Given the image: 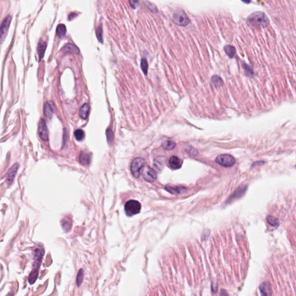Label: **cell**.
Segmentation results:
<instances>
[{
	"mask_svg": "<svg viewBox=\"0 0 296 296\" xmlns=\"http://www.w3.org/2000/svg\"><path fill=\"white\" fill-rule=\"evenodd\" d=\"M247 25L256 29L265 28L270 24V21L267 15L260 11L252 13L247 17Z\"/></svg>",
	"mask_w": 296,
	"mask_h": 296,
	"instance_id": "6da1fadb",
	"label": "cell"
},
{
	"mask_svg": "<svg viewBox=\"0 0 296 296\" xmlns=\"http://www.w3.org/2000/svg\"><path fill=\"white\" fill-rule=\"evenodd\" d=\"M141 204L136 200H130L127 201L125 206V210L126 215L128 216H132L138 214L141 211Z\"/></svg>",
	"mask_w": 296,
	"mask_h": 296,
	"instance_id": "7a4b0ae2",
	"label": "cell"
},
{
	"mask_svg": "<svg viewBox=\"0 0 296 296\" xmlns=\"http://www.w3.org/2000/svg\"><path fill=\"white\" fill-rule=\"evenodd\" d=\"M172 21L176 25L183 27L186 26L190 23V20L187 15L182 10H179L174 13Z\"/></svg>",
	"mask_w": 296,
	"mask_h": 296,
	"instance_id": "3957f363",
	"label": "cell"
},
{
	"mask_svg": "<svg viewBox=\"0 0 296 296\" xmlns=\"http://www.w3.org/2000/svg\"><path fill=\"white\" fill-rule=\"evenodd\" d=\"M145 164V160H144V158L137 157L133 160L131 165V174L135 178H138L139 176L140 171L144 167Z\"/></svg>",
	"mask_w": 296,
	"mask_h": 296,
	"instance_id": "277c9868",
	"label": "cell"
},
{
	"mask_svg": "<svg viewBox=\"0 0 296 296\" xmlns=\"http://www.w3.org/2000/svg\"><path fill=\"white\" fill-rule=\"evenodd\" d=\"M216 162L222 166L230 167L235 164V160L229 154H220L216 158Z\"/></svg>",
	"mask_w": 296,
	"mask_h": 296,
	"instance_id": "5b68a950",
	"label": "cell"
},
{
	"mask_svg": "<svg viewBox=\"0 0 296 296\" xmlns=\"http://www.w3.org/2000/svg\"><path fill=\"white\" fill-rule=\"evenodd\" d=\"M12 21V17L8 15L4 19L0 26V44H1L7 36Z\"/></svg>",
	"mask_w": 296,
	"mask_h": 296,
	"instance_id": "8992f818",
	"label": "cell"
},
{
	"mask_svg": "<svg viewBox=\"0 0 296 296\" xmlns=\"http://www.w3.org/2000/svg\"><path fill=\"white\" fill-rule=\"evenodd\" d=\"M143 178L148 182H153L156 179L157 175L154 170L149 167H143L142 169Z\"/></svg>",
	"mask_w": 296,
	"mask_h": 296,
	"instance_id": "52a82bcc",
	"label": "cell"
},
{
	"mask_svg": "<svg viewBox=\"0 0 296 296\" xmlns=\"http://www.w3.org/2000/svg\"><path fill=\"white\" fill-rule=\"evenodd\" d=\"M38 134L41 139L44 141H48L49 139L48 130L45 120L41 119L38 125Z\"/></svg>",
	"mask_w": 296,
	"mask_h": 296,
	"instance_id": "ba28073f",
	"label": "cell"
},
{
	"mask_svg": "<svg viewBox=\"0 0 296 296\" xmlns=\"http://www.w3.org/2000/svg\"><path fill=\"white\" fill-rule=\"evenodd\" d=\"M18 168H19V165L18 164L16 163L14 165H13L11 167V168L9 170L7 178V182L8 185H11V183L13 182L14 179L15 178V176L16 175Z\"/></svg>",
	"mask_w": 296,
	"mask_h": 296,
	"instance_id": "9c48e42d",
	"label": "cell"
},
{
	"mask_svg": "<svg viewBox=\"0 0 296 296\" xmlns=\"http://www.w3.org/2000/svg\"><path fill=\"white\" fill-rule=\"evenodd\" d=\"M44 252L40 249H36L34 251V266H35V268L39 269V267L40 265L41 260L42 259V257L44 256Z\"/></svg>",
	"mask_w": 296,
	"mask_h": 296,
	"instance_id": "30bf717a",
	"label": "cell"
},
{
	"mask_svg": "<svg viewBox=\"0 0 296 296\" xmlns=\"http://www.w3.org/2000/svg\"><path fill=\"white\" fill-rule=\"evenodd\" d=\"M165 189L167 191L170 193L171 194H182L186 192V188L183 186H167L165 187Z\"/></svg>",
	"mask_w": 296,
	"mask_h": 296,
	"instance_id": "8fae6325",
	"label": "cell"
},
{
	"mask_svg": "<svg viewBox=\"0 0 296 296\" xmlns=\"http://www.w3.org/2000/svg\"><path fill=\"white\" fill-rule=\"evenodd\" d=\"M169 164L172 169L178 170L182 166V162L181 160L178 157L172 156L169 160Z\"/></svg>",
	"mask_w": 296,
	"mask_h": 296,
	"instance_id": "7c38bea8",
	"label": "cell"
},
{
	"mask_svg": "<svg viewBox=\"0 0 296 296\" xmlns=\"http://www.w3.org/2000/svg\"><path fill=\"white\" fill-rule=\"evenodd\" d=\"M62 52L63 53H73L75 54H78L79 53V50L78 48L76 46L72 44H68L65 45L63 48H62Z\"/></svg>",
	"mask_w": 296,
	"mask_h": 296,
	"instance_id": "4fadbf2b",
	"label": "cell"
},
{
	"mask_svg": "<svg viewBox=\"0 0 296 296\" xmlns=\"http://www.w3.org/2000/svg\"><path fill=\"white\" fill-rule=\"evenodd\" d=\"M260 290L262 294L265 296H270L272 294L271 288L270 284L267 282H263L260 286Z\"/></svg>",
	"mask_w": 296,
	"mask_h": 296,
	"instance_id": "5bb4252c",
	"label": "cell"
},
{
	"mask_svg": "<svg viewBox=\"0 0 296 296\" xmlns=\"http://www.w3.org/2000/svg\"><path fill=\"white\" fill-rule=\"evenodd\" d=\"M54 113L53 106L50 102H46L44 106V115L45 117L50 119L53 116Z\"/></svg>",
	"mask_w": 296,
	"mask_h": 296,
	"instance_id": "9a60e30c",
	"label": "cell"
},
{
	"mask_svg": "<svg viewBox=\"0 0 296 296\" xmlns=\"http://www.w3.org/2000/svg\"><path fill=\"white\" fill-rule=\"evenodd\" d=\"M79 162L83 166L89 164L90 162V156L89 153L86 152H82L79 154Z\"/></svg>",
	"mask_w": 296,
	"mask_h": 296,
	"instance_id": "2e32d148",
	"label": "cell"
},
{
	"mask_svg": "<svg viewBox=\"0 0 296 296\" xmlns=\"http://www.w3.org/2000/svg\"><path fill=\"white\" fill-rule=\"evenodd\" d=\"M90 106L87 104L83 105L79 110V116L83 119H86L89 113Z\"/></svg>",
	"mask_w": 296,
	"mask_h": 296,
	"instance_id": "e0dca14e",
	"label": "cell"
},
{
	"mask_svg": "<svg viewBox=\"0 0 296 296\" xmlns=\"http://www.w3.org/2000/svg\"><path fill=\"white\" fill-rule=\"evenodd\" d=\"M47 44L44 41H40L38 46V54L40 57V60H41L45 54V50L46 49Z\"/></svg>",
	"mask_w": 296,
	"mask_h": 296,
	"instance_id": "ac0fdd59",
	"label": "cell"
},
{
	"mask_svg": "<svg viewBox=\"0 0 296 296\" xmlns=\"http://www.w3.org/2000/svg\"><path fill=\"white\" fill-rule=\"evenodd\" d=\"M224 50L228 57L233 58L235 56L236 49L233 46L226 45L224 48Z\"/></svg>",
	"mask_w": 296,
	"mask_h": 296,
	"instance_id": "d6986e66",
	"label": "cell"
},
{
	"mask_svg": "<svg viewBox=\"0 0 296 296\" xmlns=\"http://www.w3.org/2000/svg\"><path fill=\"white\" fill-rule=\"evenodd\" d=\"M38 270L37 268H34L31 273L30 274L29 276V282L30 284H33L36 281L38 276Z\"/></svg>",
	"mask_w": 296,
	"mask_h": 296,
	"instance_id": "ffe728a7",
	"label": "cell"
},
{
	"mask_svg": "<svg viewBox=\"0 0 296 296\" xmlns=\"http://www.w3.org/2000/svg\"><path fill=\"white\" fill-rule=\"evenodd\" d=\"M66 32H67V29H66L65 25L60 24L57 26L56 33L59 37H64L66 34Z\"/></svg>",
	"mask_w": 296,
	"mask_h": 296,
	"instance_id": "44dd1931",
	"label": "cell"
},
{
	"mask_svg": "<svg viewBox=\"0 0 296 296\" xmlns=\"http://www.w3.org/2000/svg\"><path fill=\"white\" fill-rule=\"evenodd\" d=\"M162 146L166 150H172L175 148L176 143L172 141H166L162 143Z\"/></svg>",
	"mask_w": 296,
	"mask_h": 296,
	"instance_id": "7402d4cb",
	"label": "cell"
},
{
	"mask_svg": "<svg viewBox=\"0 0 296 296\" xmlns=\"http://www.w3.org/2000/svg\"><path fill=\"white\" fill-rule=\"evenodd\" d=\"M211 81L216 87H219L223 85V81L218 76H214L211 79Z\"/></svg>",
	"mask_w": 296,
	"mask_h": 296,
	"instance_id": "603a6c76",
	"label": "cell"
},
{
	"mask_svg": "<svg viewBox=\"0 0 296 296\" xmlns=\"http://www.w3.org/2000/svg\"><path fill=\"white\" fill-rule=\"evenodd\" d=\"M268 223L273 227H278L279 226L278 220L271 216H268L267 218Z\"/></svg>",
	"mask_w": 296,
	"mask_h": 296,
	"instance_id": "cb8c5ba5",
	"label": "cell"
},
{
	"mask_svg": "<svg viewBox=\"0 0 296 296\" xmlns=\"http://www.w3.org/2000/svg\"><path fill=\"white\" fill-rule=\"evenodd\" d=\"M246 187H239V188L235 191V193L232 196V199H235L236 197H240L241 195H243L244 192L246 191Z\"/></svg>",
	"mask_w": 296,
	"mask_h": 296,
	"instance_id": "d4e9b609",
	"label": "cell"
},
{
	"mask_svg": "<svg viewBox=\"0 0 296 296\" xmlns=\"http://www.w3.org/2000/svg\"><path fill=\"white\" fill-rule=\"evenodd\" d=\"M74 135L75 137L77 139L78 141H82L85 138V133L83 130L81 129H78L76 130L74 133Z\"/></svg>",
	"mask_w": 296,
	"mask_h": 296,
	"instance_id": "484cf974",
	"label": "cell"
},
{
	"mask_svg": "<svg viewBox=\"0 0 296 296\" xmlns=\"http://www.w3.org/2000/svg\"><path fill=\"white\" fill-rule=\"evenodd\" d=\"M96 36L98 40L100 41L101 43H103V31H102V29L101 26H100L98 27L97 29H96Z\"/></svg>",
	"mask_w": 296,
	"mask_h": 296,
	"instance_id": "4316f807",
	"label": "cell"
},
{
	"mask_svg": "<svg viewBox=\"0 0 296 296\" xmlns=\"http://www.w3.org/2000/svg\"><path fill=\"white\" fill-rule=\"evenodd\" d=\"M83 277H84V272H83V270L81 269L78 272L77 278V283L78 286H79L82 283V281L83 280Z\"/></svg>",
	"mask_w": 296,
	"mask_h": 296,
	"instance_id": "83f0119b",
	"label": "cell"
},
{
	"mask_svg": "<svg viewBox=\"0 0 296 296\" xmlns=\"http://www.w3.org/2000/svg\"><path fill=\"white\" fill-rule=\"evenodd\" d=\"M141 67L142 68V71L145 75L148 73V61L146 59L143 58L141 60Z\"/></svg>",
	"mask_w": 296,
	"mask_h": 296,
	"instance_id": "f1b7e54d",
	"label": "cell"
},
{
	"mask_svg": "<svg viewBox=\"0 0 296 296\" xmlns=\"http://www.w3.org/2000/svg\"><path fill=\"white\" fill-rule=\"evenodd\" d=\"M106 138H107L108 142L110 143L112 142L114 139V133L112 130L108 128L106 131Z\"/></svg>",
	"mask_w": 296,
	"mask_h": 296,
	"instance_id": "f546056e",
	"label": "cell"
},
{
	"mask_svg": "<svg viewBox=\"0 0 296 296\" xmlns=\"http://www.w3.org/2000/svg\"><path fill=\"white\" fill-rule=\"evenodd\" d=\"M68 223H69V222H68L67 220H63V222H61L62 226L65 231H68L71 228V224H68Z\"/></svg>",
	"mask_w": 296,
	"mask_h": 296,
	"instance_id": "4dcf8cb0",
	"label": "cell"
},
{
	"mask_svg": "<svg viewBox=\"0 0 296 296\" xmlns=\"http://www.w3.org/2000/svg\"><path fill=\"white\" fill-rule=\"evenodd\" d=\"M129 1L130 6L132 8L135 9L137 8L138 4V0H129Z\"/></svg>",
	"mask_w": 296,
	"mask_h": 296,
	"instance_id": "1f68e13d",
	"label": "cell"
},
{
	"mask_svg": "<svg viewBox=\"0 0 296 296\" xmlns=\"http://www.w3.org/2000/svg\"><path fill=\"white\" fill-rule=\"evenodd\" d=\"M77 16V14L76 13H71L69 14V15L68 16V20L71 21V20L74 19Z\"/></svg>",
	"mask_w": 296,
	"mask_h": 296,
	"instance_id": "d6a6232c",
	"label": "cell"
},
{
	"mask_svg": "<svg viewBox=\"0 0 296 296\" xmlns=\"http://www.w3.org/2000/svg\"><path fill=\"white\" fill-rule=\"evenodd\" d=\"M241 1L245 4H249L251 2V0H241Z\"/></svg>",
	"mask_w": 296,
	"mask_h": 296,
	"instance_id": "836d02e7",
	"label": "cell"
}]
</instances>
